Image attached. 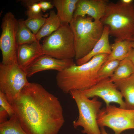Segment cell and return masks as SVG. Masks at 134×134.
Segmentation results:
<instances>
[{"instance_id": "1", "label": "cell", "mask_w": 134, "mask_h": 134, "mask_svg": "<svg viewBox=\"0 0 134 134\" xmlns=\"http://www.w3.org/2000/svg\"><path fill=\"white\" fill-rule=\"evenodd\" d=\"M11 105L28 134H57L65 122L58 98L37 83L29 82Z\"/></svg>"}, {"instance_id": "2", "label": "cell", "mask_w": 134, "mask_h": 134, "mask_svg": "<svg viewBox=\"0 0 134 134\" xmlns=\"http://www.w3.org/2000/svg\"><path fill=\"white\" fill-rule=\"evenodd\" d=\"M109 55H97L86 63L80 65L75 64L58 72L56 77L57 86L66 94L73 90L83 91L91 88L100 81L99 70Z\"/></svg>"}, {"instance_id": "3", "label": "cell", "mask_w": 134, "mask_h": 134, "mask_svg": "<svg viewBox=\"0 0 134 134\" xmlns=\"http://www.w3.org/2000/svg\"><path fill=\"white\" fill-rule=\"evenodd\" d=\"M107 26L109 35L120 40H130L134 34V3L130 5L109 2L100 20Z\"/></svg>"}, {"instance_id": "4", "label": "cell", "mask_w": 134, "mask_h": 134, "mask_svg": "<svg viewBox=\"0 0 134 134\" xmlns=\"http://www.w3.org/2000/svg\"><path fill=\"white\" fill-rule=\"evenodd\" d=\"M74 38L76 61L87 55L100 38L104 25L91 17H73L69 24Z\"/></svg>"}, {"instance_id": "5", "label": "cell", "mask_w": 134, "mask_h": 134, "mask_svg": "<svg viewBox=\"0 0 134 134\" xmlns=\"http://www.w3.org/2000/svg\"><path fill=\"white\" fill-rule=\"evenodd\" d=\"M69 93L75 101L79 112L78 118L73 122L74 127H82L81 132L84 134H101L97 119L102 103L98 97L90 99L82 91L77 90H71Z\"/></svg>"}, {"instance_id": "6", "label": "cell", "mask_w": 134, "mask_h": 134, "mask_svg": "<svg viewBox=\"0 0 134 134\" xmlns=\"http://www.w3.org/2000/svg\"><path fill=\"white\" fill-rule=\"evenodd\" d=\"M41 45L44 55L60 59L75 58L74 36L69 23H62L58 29L45 37Z\"/></svg>"}, {"instance_id": "7", "label": "cell", "mask_w": 134, "mask_h": 134, "mask_svg": "<svg viewBox=\"0 0 134 134\" xmlns=\"http://www.w3.org/2000/svg\"><path fill=\"white\" fill-rule=\"evenodd\" d=\"M25 71L17 61L0 64V91L5 95L11 104L23 88L29 83Z\"/></svg>"}, {"instance_id": "8", "label": "cell", "mask_w": 134, "mask_h": 134, "mask_svg": "<svg viewBox=\"0 0 134 134\" xmlns=\"http://www.w3.org/2000/svg\"><path fill=\"white\" fill-rule=\"evenodd\" d=\"M97 122L100 128L107 127L115 134L134 129V109H129L110 105L101 109L98 115Z\"/></svg>"}, {"instance_id": "9", "label": "cell", "mask_w": 134, "mask_h": 134, "mask_svg": "<svg viewBox=\"0 0 134 134\" xmlns=\"http://www.w3.org/2000/svg\"><path fill=\"white\" fill-rule=\"evenodd\" d=\"M18 20L11 12L6 13L2 19V31L0 37V48L3 64L17 61V55L19 45L17 38Z\"/></svg>"}, {"instance_id": "10", "label": "cell", "mask_w": 134, "mask_h": 134, "mask_svg": "<svg viewBox=\"0 0 134 134\" xmlns=\"http://www.w3.org/2000/svg\"><path fill=\"white\" fill-rule=\"evenodd\" d=\"M86 96L90 98L100 97L105 102L106 106L111 102L118 104L120 108L126 109L125 102L119 91L110 77L100 81L91 88L83 91Z\"/></svg>"}, {"instance_id": "11", "label": "cell", "mask_w": 134, "mask_h": 134, "mask_svg": "<svg viewBox=\"0 0 134 134\" xmlns=\"http://www.w3.org/2000/svg\"><path fill=\"white\" fill-rule=\"evenodd\" d=\"M76 64L73 59H60L43 55L36 59L25 70L27 77L38 72L48 70L62 71Z\"/></svg>"}, {"instance_id": "12", "label": "cell", "mask_w": 134, "mask_h": 134, "mask_svg": "<svg viewBox=\"0 0 134 134\" xmlns=\"http://www.w3.org/2000/svg\"><path fill=\"white\" fill-rule=\"evenodd\" d=\"M109 2L107 0H79L73 17H84L87 15L94 21H100L104 14Z\"/></svg>"}, {"instance_id": "13", "label": "cell", "mask_w": 134, "mask_h": 134, "mask_svg": "<svg viewBox=\"0 0 134 134\" xmlns=\"http://www.w3.org/2000/svg\"><path fill=\"white\" fill-rule=\"evenodd\" d=\"M44 55L39 41L19 45L17 59L20 67L24 70L36 59Z\"/></svg>"}, {"instance_id": "14", "label": "cell", "mask_w": 134, "mask_h": 134, "mask_svg": "<svg viewBox=\"0 0 134 134\" xmlns=\"http://www.w3.org/2000/svg\"><path fill=\"white\" fill-rule=\"evenodd\" d=\"M109 27L107 26L104 25L102 35L93 49L85 56L76 61V64L80 65L86 63L97 55L101 54H110L111 49L109 41Z\"/></svg>"}, {"instance_id": "15", "label": "cell", "mask_w": 134, "mask_h": 134, "mask_svg": "<svg viewBox=\"0 0 134 134\" xmlns=\"http://www.w3.org/2000/svg\"><path fill=\"white\" fill-rule=\"evenodd\" d=\"M113 82L125 99L126 109H134V73Z\"/></svg>"}, {"instance_id": "16", "label": "cell", "mask_w": 134, "mask_h": 134, "mask_svg": "<svg viewBox=\"0 0 134 134\" xmlns=\"http://www.w3.org/2000/svg\"><path fill=\"white\" fill-rule=\"evenodd\" d=\"M79 0H53L52 3L56 7L57 14L61 22L69 24L72 20Z\"/></svg>"}, {"instance_id": "17", "label": "cell", "mask_w": 134, "mask_h": 134, "mask_svg": "<svg viewBox=\"0 0 134 134\" xmlns=\"http://www.w3.org/2000/svg\"><path fill=\"white\" fill-rule=\"evenodd\" d=\"M110 46L111 52L105 62L114 60L122 61L128 57L132 49L131 41L128 40L115 39Z\"/></svg>"}, {"instance_id": "18", "label": "cell", "mask_w": 134, "mask_h": 134, "mask_svg": "<svg viewBox=\"0 0 134 134\" xmlns=\"http://www.w3.org/2000/svg\"><path fill=\"white\" fill-rule=\"evenodd\" d=\"M62 22L54 10L49 12V16L37 33L35 34L39 41L42 37L47 36L57 30L60 27Z\"/></svg>"}, {"instance_id": "19", "label": "cell", "mask_w": 134, "mask_h": 134, "mask_svg": "<svg viewBox=\"0 0 134 134\" xmlns=\"http://www.w3.org/2000/svg\"><path fill=\"white\" fill-rule=\"evenodd\" d=\"M134 73V66L128 57L120 61L110 80L115 81L128 77Z\"/></svg>"}, {"instance_id": "20", "label": "cell", "mask_w": 134, "mask_h": 134, "mask_svg": "<svg viewBox=\"0 0 134 134\" xmlns=\"http://www.w3.org/2000/svg\"><path fill=\"white\" fill-rule=\"evenodd\" d=\"M18 26L17 38L19 45L30 43L37 40L34 34L25 24L23 19L18 20Z\"/></svg>"}, {"instance_id": "21", "label": "cell", "mask_w": 134, "mask_h": 134, "mask_svg": "<svg viewBox=\"0 0 134 134\" xmlns=\"http://www.w3.org/2000/svg\"><path fill=\"white\" fill-rule=\"evenodd\" d=\"M0 134H28L23 129L15 114L0 124Z\"/></svg>"}, {"instance_id": "22", "label": "cell", "mask_w": 134, "mask_h": 134, "mask_svg": "<svg viewBox=\"0 0 134 134\" xmlns=\"http://www.w3.org/2000/svg\"><path fill=\"white\" fill-rule=\"evenodd\" d=\"M120 62L119 60H114L105 62L98 71V75L100 81L110 77L119 65Z\"/></svg>"}, {"instance_id": "23", "label": "cell", "mask_w": 134, "mask_h": 134, "mask_svg": "<svg viewBox=\"0 0 134 134\" xmlns=\"http://www.w3.org/2000/svg\"><path fill=\"white\" fill-rule=\"evenodd\" d=\"M39 1L37 0H21L22 5L27 9L26 13L28 18L43 15L39 4Z\"/></svg>"}, {"instance_id": "24", "label": "cell", "mask_w": 134, "mask_h": 134, "mask_svg": "<svg viewBox=\"0 0 134 134\" xmlns=\"http://www.w3.org/2000/svg\"><path fill=\"white\" fill-rule=\"evenodd\" d=\"M46 15L28 18L24 22L26 26L34 34H36L44 24L46 18Z\"/></svg>"}, {"instance_id": "25", "label": "cell", "mask_w": 134, "mask_h": 134, "mask_svg": "<svg viewBox=\"0 0 134 134\" xmlns=\"http://www.w3.org/2000/svg\"><path fill=\"white\" fill-rule=\"evenodd\" d=\"M0 105L8 113L9 118L15 114L11 104L7 100L5 95L0 91Z\"/></svg>"}, {"instance_id": "26", "label": "cell", "mask_w": 134, "mask_h": 134, "mask_svg": "<svg viewBox=\"0 0 134 134\" xmlns=\"http://www.w3.org/2000/svg\"><path fill=\"white\" fill-rule=\"evenodd\" d=\"M38 3L42 11L43 12L53 8L54 6L51 2L48 1L39 0Z\"/></svg>"}, {"instance_id": "27", "label": "cell", "mask_w": 134, "mask_h": 134, "mask_svg": "<svg viewBox=\"0 0 134 134\" xmlns=\"http://www.w3.org/2000/svg\"><path fill=\"white\" fill-rule=\"evenodd\" d=\"M0 123H3L8 120V114L7 111L2 107H0Z\"/></svg>"}, {"instance_id": "28", "label": "cell", "mask_w": 134, "mask_h": 134, "mask_svg": "<svg viewBox=\"0 0 134 134\" xmlns=\"http://www.w3.org/2000/svg\"><path fill=\"white\" fill-rule=\"evenodd\" d=\"M128 57L131 61L134 66V50L132 48Z\"/></svg>"}, {"instance_id": "29", "label": "cell", "mask_w": 134, "mask_h": 134, "mask_svg": "<svg viewBox=\"0 0 134 134\" xmlns=\"http://www.w3.org/2000/svg\"><path fill=\"white\" fill-rule=\"evenodd\" d=\"M121 1L123 3L127 5H130L134 3L133 0H121Z\"/></svg>"}, {"instance_id": "30", "label": "cell", "mask_w": 134, "mask_h": 134, "mask_svg": "<svg viewBox=\"0 0 134 134\" xmlns=\"http://www.w3.org/2000/svg\"><path fill=\"white\" fill-rule=\"evenodd\" d=\"M100 128L101 134H109L106 132L104 127H100Z\"/></svg>"}, {"instance_id": "31", "label": "cell", "mask_w": 134, "mask_h": 134, "mask_svg": "<svg viewBox=\"0 0 134 134\" xmlns=\"http://www.w3.org/2000/svg\"><path fill=\"white\" fill-rule=\"evenodd\" d=\"M131 41L132 47L134 50V34L132 38Z\"/></svg>"}]
</instances>
